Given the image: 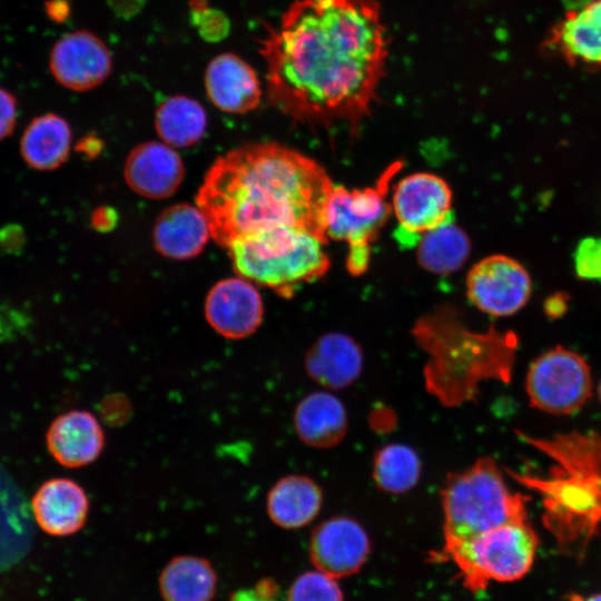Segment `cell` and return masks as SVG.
Here are the masks:
<instances>
[{
    "label": "cell",
    "mask_w": 601,
    "mask_h": 601,
    "mask_svg": "<svg viewBox=\"0 0 601 601\" xmlns=\"http://www.w3.org/2000/svg\"><path fill=\"white\" fill-rule=\"evenodd\" d=\"M267 93L300 122L355 131L384 76L387 33L373 0H294L262 41Z\"/></svg>",
    "instance_id": "cell-1"
},
{
    "label": "cell",
    "mask_w": 601,
    "mask_h": 601,
    "mask_svg": "<svg viewBox=\"0 0 601 601\" xmlns=\"http://www.w3.org/2000/svg\"><path fill=\"white\" fill-rule=\"evenodd\" d=\"M334 185L314 159L275 142L248 144L210 166L196 195L213 240L223 248L246 236L295 227L324 244Z\"/></svg>",
    "instance_id": "cell-2"
},
{
    "label": "cell",
    "mask_w": 601,
    "mask_h": 601,
    "mask_svg": "<svg viewBox=\"0 0 601 601\" xmlns=\"http://www.w3.org/2000/svg\"><path fill=\"white\" fill-rule=\"evenodd\" d=\"M520 440L546 456L545 474H506L541 499L542 523L558 551L582 561L601 533V433L569 431L548 437L515 431Z\"/></svg>",
    "instance_id": "cell-3"
},
{
    "label": "cell",
    "mask_w": 601,
    "mask_h": 601,
    "mask_svg": "<svg viewBox=\"0 0 601 601\" xmlns=\"http://www.w3.org/2000/svg\"><path fill=\"white\" fill-rule=\"evenodd\" d=\"M412 335L427 355L425 390L445 407L476 403L486 381L511 382L519 346L512 331H472L454 307L442 305L420 317Z\"/></svg>",
    "instance_id": "cell-4"
},
{
    "label": "cell",
    "mask_w": 601,
    "mask_h": 601,
    "mask_svg": "<svg viewBox=\"0 0 601 601\" xmlns=\"http://www.w3.org/2000/svg\"><path fill=\"white\" fill-rule=\"evenodd\" d=\"M324 245L304 229L279 227L237 239L226 250L240 277L290 298L298 286L328 270Z\"/></svg>",
    "instance_id": "cell-5"
},
{
    "label": "cell",
    "mask_w": 601,
    "mask_h": 601,
    "mask_svg": "<svg viewBox=\"0 0 601 601\" xmlns=\"http://www.w3.org/2000/svg\"><path fill=\"white\" fill-rule=\"evenodd\" d=\"M444 543L476 535L495 526L526 521L529 495L512 492L490 456L449 473L441 490Z\"/></svg>",
    "instance_id": "cell-6"
},
{
    "label": "cell",
    "mask_w": 601,
    "mask_h": 601,
    "mask_svg": "<svg viewBox=\"0 0 601 601\" xmlns=\"http://www.w3.org/2000/svg\"><path fill=\"white\" fill-rule=\"evenodd\" d=\"M529 520L510 522L460 541L444 543L439 559L452 561L464 585L484 590L491 581L511 582L531 569L539 546Z\"/></svg>",
    "instance_id": "cell-7"
},
{
    "label": "cell",
    "mask_w": 601,
    "mask_h": 601,
    "mask_svg": "<svg viewBox=\"0 0 601 601\" xmlns=\"http://www.w3.org/2000/svg\"><path fill=\"white\" fill-rule=\"evenodd\" d=\"M402 167V161H394L371 187L333 188L326 209V236L347 244L346 267L353 276H359L368 268L372 244L393 210L387 201L388 189Z\"/></svg>",
    "instance_id": "cell-8"
},
{
    "label": "cell",
    "mask_w": 601,
    "mask_h": 601,
    "mask_svg": "<svg viewBox=\"0 0 601 601\" xmlns=\"http://www.w3.org/2000/svg\"><path fill=\"white\" fill-rule=\"evenodd\" d=\"M525 392L533 408L553 415L574 414L592 396L590 365L578 352L554 346L530 364Z\"/></svg>",
    "instance_id": "cell-9"
},
{
    "label": "cell",
    "mask_w": 601,
    "mask_h": 601,
    "mask_svg": "<svg viewBox=\"0 0 601 601\" xmlns=\"http://www.w3.org/2000/svg\"><path fill=\"white\" fill-rule=\"evenodd\" d=\"M392 208L398 223L394 237L403 248L416 246L423 234L454 218L447 183L431 173H415L394 188Z\"/></svg>",
    "instance_id": "cell-10"
},
{
    "label": "cell",
    "mask_w": 601,
    "mask_h": 601,
    "mask_svg": "<svg viewBox=\"0 0 601 601\" xmlns=\"http://www.w3.org/2000/svg\"><path fill=\"white\" fill-rule=\"evenodd\" d=\"M532 293V279L522 264L496 254L473 265L466 277V295L481 312L495 317L521 311Z\"/></svg>",
    "instance_id": "cell-11"
},
{
    "label": "cell",
    "mask_w": 601,
    "mask_h": 601,
    "mask_svg": "<svg viewBox=\"0 0 601 601\" xmlns=\"http://www.w3.org/2000/svg\"><path fill=\"white\" fill-rule=\"evenodd\" d=\"M49 68L53 78L65 88L87 91L108 78L112 58L107 45L97 35L77 30L63 35L53 45Z\"/></svg>",
    "instance_id": "cell-12"
},
{
    "label": "cell",
    "mask_w": 601,
    "mask_h": 601,
    "mask_svg": "<svg viewBox=\"0 0 601 601\" xmlns=\"http://www.w3.org/2000/svg\"><path fill=\"white\" fill-rule=\"evenodd\" d=\"M204 314L217 334L228 339H242L253 335L262 325L264 304L253 282L230 277L209 289Z\"/></svg>",
    "instance_id": "cell-13"
},
{
    "label": "cell",
    "mask_w": 601,
    "mask_h": 601,
    "mask_svg": "<svg viewBox=\"0 0 601 601\" xmlns=\"http://www.w3.org/2000/svg\"><path fill=\"white\" fill-rule=\"evenodd\" d=\"M363 526L347 516L331 518L312 532L309 555L315 568L335 579L357 572L370 553Z\"/></svg>",
    "instance_id": "cell-14"
},
{
    "label": "cell",
    "mask_w": 601,
    "mask_h": 601,
    "mask_svg": "<svg viewBox=\"0 0 601 601\" xmlns=\"http://www.w3.org/2000/svg\"><path fill=\"white\" fill-rule=\"evenodd\" d=\"M185 167L176 150L159 141L136 146L124 166L127 185L138 195L149 199H165L179 188Z\"/></svg>",
    "instance_id": "cell-15"
},
{
    "label": "cell",
    "mask_w": 601,
    "mask_h": 601,
    "mask_svg": "<svg viewBox=\"0 0 601 601\" xmlns=\"http://www.w3.org/2000/svg\"><path fill=\"white\" fill-rule=\"evenodd\" d=\"M205 89L211 104L229 114H246L260 102L262 87L254 68L242 57L224 52L205 70Z\"/></svg>",
    "instance_id": "cell-16"
},
{
    "label": "cell",
    "mask_w": 601,
    "mask_h": 601,
    "mask_svg": "<svg viewBox=\"0 0 601 601\" xmlns=\"http://www.w3.org/2000/svg\"><path fill=\"white\" fill-rule=\"evenodd\" d=\"M544 46L572 66L601 71V0L568 11Z\"/></svg>",
    "instance_id": "cell-17"
},
{
    "label": "cell",
    "mask_w": 601,
    "mask_h": 601,
    "mask_svg": "<svg viewBox=\"0 0 601 601\" xmlns=\"http://www.w3.org/2000/svg\"><path fill=\"white\" fill-rule=\"evenodd\" d=\"M50 454L66 467H82L95 462L105 447V431L97 417L82 410L59 415L49 426Z\"/></svg>",
    "instance_id": "cell-18"
},
{
    "label": "cell",
    "mask_w": 601,
    "mask_h": 601,
    "mask_svg": "<svg viewBox=\"0 0 601 601\" xmlns=\"http://www.w3.org/2000/svg\"><path fill=\"white\" fill-rule=\"evenodd\" d=\"M307 375L328 390H342L361 376L363 351L351 336L331 332L318 337L308 348L305 361Z\"/></svg>",
    "instance_id": "cell-19"
},
{
    "label": "cell",
    "mask_w": 601,
    "mask_h": 601,
    "mask_svg": "<svg viewBox=\"0 0 601 601\" xmlns=\"http://www.w3.org/2000/svg\"><path fill=\"white\" fill-rule=\"evenodd\" d=\"M32 511L38 525L48 534L67 536L86 523L89 500L85 490L66 477L45 482L32 499Z\"/></svg>",
    "instance_id": "cell-20"
},
{
    "label": "cell",
    "mask_w": 601,
    "mask_h": 601,
    "mask_svg": "<svg viewBox=\"0 0 601 601\" xmlns=\"http://www.w3.org/2000/svg\"><path fill=\"white\" fill-rule=\"evenodd\" d=\"M210 237V228L201 209L187 203L165 208L152 229L156 250L164 257L178 260L199 255Z\"/></svg>",
    "instance_id": "cell-21"
},
{
    "label": "cell",
    "mask_w": 601,
    "mask_h": 601,
    "mask_svg": "<svg viewBox=\"0 0 601 601\" xmlns=\"http://www.w3.org/2000/svg\"><path fill=\"white\" fill-rule=\"evenodd\" d=\"M298 439L316 449H329L344 439L347 414L338 397L328 392H313L303 397L293 415Z\"/></svg>",
    "instance_id": "cell-22"
},
{
    "label": "cell",
    "mask_w": 601,
    "mask_h": 601,
    "mask_svg": "<svg viewBox=\"0 0 601 601\" xmlns=\"http://www.w3.org/2000/svg\"><path fill=\"white\" fill-rule=\"evenodd\" d=\"M322 502V489L313 479L290 474L270 487L266 496V511L274 524L284 529H298L316 518Z\"/></svg>",
    "instance_id": "cell-23"
},
{
    "label": "cell",
    "mask_w": 601,
    "mask_h": 601,
    "mask_svg": "<svg viewBox=\"0 0 601 601\" xmlns=\"http://www.w3.org/2000/svg\"><path fill=\"white\" fill-rule=\"evenodd\" d=\"M71 145V129L66 119L56 114L36 117L21 138V155L33 169L52 170L67 159Z\"/></svg>",
    "instance_id": "cell-24"
},
{
    "label": "cell",
    "mask_w": 601,
    "mask_h": 601,
    "mask_svg": "<svg viewBox=\"0 0 601 601\" xmlns=\"http://www.w3.org/2000/svg\"><path fill=\"white\" fill-rule=\"evenodd\" d=\"M216 589L215 569L208 560L196 555L175 556L159 577L165 601H211Z\"/></svg>",
    "instance_id": "cell-25"
},
{
    "label": "cell",
    "mask_w": 601,
    "mask_h": 601,
    "mask_svg": "<svg viewBox=\"0 0 601 601\" xmlns=\"http://www.w3.org/2000/svg\"><path fill=\"white\" fill-rule=\"evenodd\" d=\"M155 127L165 144L186 148L196 145L205 135L207 115L197 100L183 95L171 96L158 106Z\"/></svg>",
    "instance_id": "cell-26"
},
{
    "label": "cell",
    "mask_w": 601,
    "mask_h": 601,
    "mask_svg": "<svg viewBox=\"0 0 601 601\" xmlns=\"http://www.w3.org/2000/svg\"><path fill=\"white\" fill-rule=\"evenodd\" d=\"M416 246L420 265L436 275L456 272L471 253L470 239L454 218L423 234Z\"/></svg>",
    "instance_id": "cell-27"
},
{
    "label": "cell",
    "mask_w": 601,
    "mask_h": 601,
    "mask_svg": "<svg viewBox=\"0 0 601 601\" xmlns=\"http://www.w3.org/2000/svg\"><path fill=\"white\" fill-rule=\"evenodd\" d=\"M421 475V460L408 445L386 444L373 461V479L378 489L393 494L412 490Z\"/></svg>",
    "instance_id": "cell-28"
},
{
    "label": "cell",
    "mask_w": 601,
    "mask_h": 601,
    "mask_svg": "<svg viewBox=\"0 0 601 601\" xmlns=\"http://www.w3.org/2000/svg\"><path fill=\"white\" fill-rule=\"evenodd\" d=\"M287 601H343V593L335 578L316 570L300 574L293 582Z\"/></svg>",
    "instance_id": "cell-29"
},
{
    "label": "cell",
    "mask_w": 601,
    "mask_h": 601,
    "mask_svg": "<svg viewBox=\"0 0 601 601\" xmlns=\"http://www.w3.org/2000/svg\"><path fill=\"white\" fill-rule=\"evenodd\" d=\"M189 6L191 24L204 40L218 42L228 36L230 22L223 11L210 7L207 0H190Z\"/></svg>",
    "instance_id": "cell-30"
},
{
    "label": "cell",
    "mask_w": 601,
    "mask_h": 601,
    "mask_svg": "<svg viewBox=\"0 0 601 601\" xmlns=\"http://www.w3.org/2000/svg\"><path fill=\"white\" fill-rule=\"evenodd\" d=\"M574 270L583 280H601V237L582 238L573 255Z\"/></svg>",
    "instance_id": "cell-31"
},
{
    "label": "cell",
    "mask_w": 601,
    "mask_h": 601,
    "mask_svg": "<svg viewBox=\"0 0 601 601\" xmlns=\"http://www.w3.org/2000/svg\"><path fill=\"white\" fill-rule=\"evenodd\" d=\"M228 601H280L278 587L270 579H263L255 587L235 591Z\"/></svg>",
    "instance_id": "cell-32"
},
{
    "label": "cell",
    "mask_w": 601,
    "mask_h": 601,
    "mask_svg": "<svg viewBox=\"0 0 601 601\" xmlns=\"http://www.w3.org/2000/svg\"><path fill=\"white\" fill-rule=\"evenodd\" d=\"M17 100L12 93L0 88V140L8 137L17 121Z\"/></svg>",
    "instance_id": "cell-33"
},
{
    "label": "cell",
    "mask_w": 601,
    "mask_h": 601,
    "mask_svg": "<svg viewBox=\"0 0 601 601\" xmlns=\"http://www.w3.org/2000/svg\"><path fill=\"white\" fill-rule=\"evenodd\" d=\"M108 2L118 17L129 19L144 8L146 0H108Z\"/></svg>",
    "instance_id": "cell-34"
},
{
    "label": "cell",
    "mask_w": 601,
    "mask_h": 601,
    "mask_svg": "<svg viewBox=\"0 0 601 601\" xmlns=\"http://www.w3.org/2000/svg\"><path fill=\"white\" fill-rule=\"evenodd\" d=\"M46 11L51 20L62 22L70 12V7L67 0H50L46 3Z\"/></svg>",
    "instance_id": "cell-35"
},
{
    "label": "cell",
    "mask_w": 601,
    "mask_h": 601,
    "mask_svg": "<svg viewBox=\"0 0 601 601\" xmlns=\"http://www.w3.org/2000/svg\"><path fill=\"white\" fill-rule=\"evenodd\" d=\"M566 311L565 296L553 295L544 304V312L552 318H558Z\"/></svg>",
    "instance_id": "cell-36"
},
{
    "label": "cell",
    "mask_w": 601,
    "mask_h": 601,
    "mask_svg": "<svg viewBox=\"0 0 601 601\" xmlns=\"http://www.w3.org/2000/svg\"><path fill=\"white\" fill-rule=\"evenodd\" d=\"M568 601H601V593H594L591 595L571 593L568 595Z\"/></svg>",
    "instance_id": "cell-37"
},
{
    "label": "cell",
    "mask_w": 601,
    "mask_h": 601,
    "mask_svg": "<svg viewBox=\"0 0 601 601\" xmlns=\"http://www.w3.org/2000/svg\"><path fill=\"white\" fill-rule=\"evenodd\" d=\"M598 396H599V401H600V404H601V380H600L599 385H598Z\"/></svg>",
    "instance_id": "cell-38"
}]
</instances>
